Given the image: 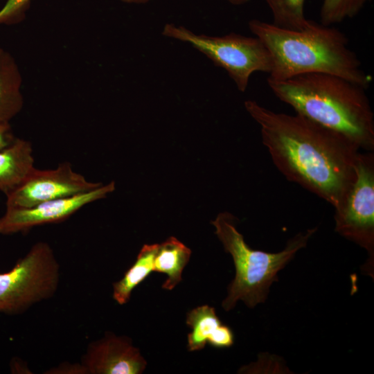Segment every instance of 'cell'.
<instances>
[{"mask_svg": "<svg viewBox=\"0 0 374 374\" xmlns=\"http://www.w3.org/2000/svg\"><path fill=\"white\" fill-rule=\"evenodd\" d=\"M226 1L233 5H242L248 2L250 0H226Z\"/></svg>", "mask_w": 374, "mask_h": 374, "instance_id": "cell-24", "label": "cell"}, {"mask_svg": "<svg viewBox=\"0 0 374 374\" xmlns=\"http://www.w3.org/2000/svg\"><path fill=\"white\" fill-rule=\"evenodd\" d=\"M335 208V231L365 249L368 258L362 272L373 278L374 268V154L359 152L355 178Z\"/></svg>", "mask_w": 374, "mask_h": 374, "instance_id": "cell-7", "label": "cell"}, {"mask_svg": "<svg viewBox=\"0 0 374 374\" xmlns=\"http://www.w3.org/2000/svg\"><path fill=\"white\" fill-rule=\"evenodd\" d=\"M191 250L175 237L158 244L154 259V271L165 274L162 288L172 290L181 280L183 270L188 264Z\"/></svg>", "mask_w": 374, "mask_h": 374, "instance_id": "cell-13", "label": "cell"}, {"mask_svg": "<svg viewBox=\"0 0 374 374\" xmlns=\"http://www.w3.org/2000/svg\"><path fill=\"white\" fill-rule=\"evenodd\" d=\"M114 190L115 183L112 181L72 197L47 201L28 208H6L0 217V234L11 235L37 226L62 222L84 206L105 197Z\"/></svg>", "mask_w": 374, "mask_h": 374, "instance_id": "cell-9", "label": "cell"}, {"mask_svg": "<svg viewBox=\"0 0 374 374\" xmlns=\"http://www.w3.org/2000/svg\"><path fill=\"white\" fill-rule=\"evenodd\" d=\"M158 244H144L134 264L123 278L113 284V299L119 304H126L133 290L154 271V259Z\"/></svg>", "mask_w": 374, "mask_h": 374, "instance_id": "cell-14", "label": "cell"}, {"mask_svg": "<svg viewBox=\"0 0 374 374\" xmlns=\"http://www.w3.org/2000/svg\"><path fill=\"white\" fill-rule=\"evenodd\" d=\"M370 0H323L321 24L325 26L340 23L355 17Z\"/></svg>", "mask_w": 374, "mask_h": 374, "instance_id": "cell-17", "label": "cell"}, {"mask_svg": "<svg viewBox=\"0 0 374 374\" xmlns=\"http://www.w3.org/2000/svg\"><path fill=\"white\" fill-rule=\"evenodd\" d=\"M10 367L12 373H21V371H23L24 373L26 371L27 366H25V363L22 360L15 358L11 361Z\"/></svg>", "mask_w": 374, "mask_h": 374, "instance_id": "cell-22", "label": "cell"}, {"mask_svg": "<svg viewBox=\"0 0 374 374\" xmlns=\"http://www.w3.org/2000/svg\"><path fill=\"white\" fill-rule=\"evenodd\" d=\"M31 0H7L0 10V25H15L24 18Z\"/></svg>", "mask_w": 374, "mask_h": 374, "instance_id": "cell-18", "label": "cell"}, {"mask_svg": "<svg viewBox=\"0 0 374 374\" xmlns=\"http://www.w3.org/2000/svg\"><path fill=\"white\" fill-rule=\"evenodd\" d=\"M22 76L10 53L0 48V124L10 123L22 109Z\"/></svg>", "mask_w": 374, "mask_h": 374, "instance_id": "cell-12", "label": "cell"}, {"mask_svg": "<svg viewBox=\"0 0 374 374\" xmlns=\"http://www.w3.org/2000/svg\"><path fill=\"white\" fill-rule=\"evenodd\" d=\"M30 142L16 138L0 149V190L6 195L17 188L34 167Z\"/></svg>", "mask_w": 374, "mask_h": 374, "instance_id": "cell-11", "label": "cell"}, {"mask_svg": "<svg viewBox=\"0 0 374 374\" xmlns=\"http://www.w3.org/2000/svg\"><path fill=\"white\" fill-rule=\"evenodd\" d=\"M208 343L216 348H229L234 343L233 332L228 326L222 323Z\"/></svg>", "mask_w": 374, "mask_h": 374, "instance_id": "cell-19", "label": "cell"}, {"mask_svg": "<svg viewBox=\"0 0 374 374\" xmlns=\"http://www.w3.org/2000/svg\"><path fill=\"white\" fill-rule=\"evenodd\" d=\"M244 107L260 126L262 144L282 175L337 207L355 180L360 149L298 114L276 112L252 100Z\"/></svg>", "mask_w": 374, "mask_h": 374, "instance_id": "cell-1", "label": "cell"}, {"mask_svg": "<svg viewBox=\"0 0 374 374\" xmlns=\"http://www.w3.org/2000/svg\"><path fill=\"white\" fill-rule=\"evenodd\" d=\"M235 220L233 215L223 212L211 222L224 250L231 254L235 269L227 296L222 303L226 311L233 309L238 301L251 308L264 303L271 285L278 281V273L300 249L306 247L317 230L314 227L298 233L288 240L283 250L270 253L251 249L237 229Z\"/></svg>", "mask_w": 374, "mask_h": 374, "instance_id": "cell-4", "label": "cell"}, {"mask_svg": "<svg viewBox=\"0 0 374 374\" xmlns=\"http://www.w3.org/2000/svg\"><path fill=\"white\" fill-rule=\"evenodd\" d=\"M186 324L191 329L188 334V350L197 351L205 347L222 323L214 308L204 305L187 313Z\"/></svg>", "mask_w": 374, "mask_h": 374, "instance_id": "cell-15", "label": "cell"}, {"mask_svg": "<svg viewBox=\"0 0 374 374\" xmlns=\"http://www.w3.org/2000/svg\"><path fill=\"white\" fill-rule=\"evenodd\" d=\"M271 59L269 79L280 80L308 73H325L344 78L367 89L373 81L346 35L336 28L310 21L300 30H288L258 19L249 22Z\"/></svg>", "mask_w": 374, "mask_h": 374, "instance_id": "cell-3", "label": "cell"}, {"mask_svg": "<svg viewBox=\"0 0 374 374\" xmlns=\"http://www.w3.org/2000/svg\"><path fill=\"white\" fill-rule=\"evenodd\" d=\"M15 139L10 123L0 124V149L11 144Z\"/></svg>", "mask_w": 374, "mask_h": 374, "instance_id": "cell-21", "label": "cell"}, {"mask_svg": "<svg viewBox=\"0 0 374 374\" xmlns=\"http://www.w3.org/2000/svg\"><path fill=\"white\" fill-rule=\"evenodd\" d=\"M103 184L88 181L69 162L50 170L34 168L24 181L6 195V208H28L42 202L72 197Z\"/></svg>", "mask_w": 374, "mask_h": 374, "instance_id": "cell-8", "label": "cell"}, {"mask_svg": "<svg viewBox=\"0 0 374 374\" xmlns=\"http://www.w3.org/2000/svg\"><path fill=\"white\" fill-rule=\"evenodd\" d=\"M81 363L87 374H140L147 365L130 339L112 332L91 343Z\"/></svg>", "mask_w": 374, "mask_h": 374, "instance_id": "cell-10", "label": "cell"}, {"mask_svg": "<svg viewBox=\"0 0 374 374\" xmlns=\"http://www.w3.org/2000/svg\"><path fill=\"white\" fill-rule=\"evenodd\" d=\"M269 6L274 25L293 30L305 28L309 24L304 14L305 0H264Z\"/></svg>", "mask_w": 374, "mask_h": 374, "instance_id": "cell-16", "label": "cell"}, {"mask_svg": "<svg viewBox=\"0 0 374 374\" xmlns=\"http://www.w3.org/2000/svg\"><path fill=\"white\" fill-rule=\"evenodd\" d=\"M121 1L124 2V3H127L140 4V3H147V2L150 1V0H121Z\"/></svg>", "mask_w": 374, "mask_h": 374, "instance_id": "cell-23", "label": "cell"}, {"mask_svg": "<svg viewBox=\"0 0 374 374\" xmlns=\"http://www.w3.org/2000/svg\"><path fill=\"white\" fill-rule=\"evenodd\" d=\"M46 373L51 374H87L85 367L82 363L71 364L63 362L48 370Z\"/></svg>", "mask_w": 374, "mask_h": 374, "instance_id": "cell-20", "label": "cell"}, {"mask_svg": "<svg viewBox=\"0 0 374 374\" xmlns=\"http://www.w3.org/2000/svg\"><path fill=\"white\" fill-rule=\"evenodd\" d=\"M60 280V266L51 246L35 243L12 268L0 271V312L16 315L52 298Z\"/></svg>", "mask_w": 374, "mask_h": 374, "instance_id": "cell-5", "label": "cell"}, {"mask_svg": "<svg viewBox=\"0 0 374 374\" xmlns=\"http://www.w3.org/2000/svg\"><path fill=\"white\" fill-rule=\"evenodd\" d=\"M274 95L296 114L337 132L360 150H374V116L363 87L325 73L267 78Z\"/></svg>", "mask_w": 374, "mask_h": 374, "instance_id": "cell-2", "label": "cell"}, {"mask_svg": "<svg viewBox=\"0 0 374 374\" xmlns=\"http://www.w3.org/2000/svg\"><path fill=\"white\" fill-rule=\"evenodd\" d=\"M163 35L190 44L204 54L216 66L224 69L244 92L255 72L269 73L270 54L260 39L234 33L222 36L196 34L182 26L167 24Z\"/></svg>", "mask_w": 374, "mask_h": 374, "instance_id": "cell-6", "label": "cell"}]
</instances>
